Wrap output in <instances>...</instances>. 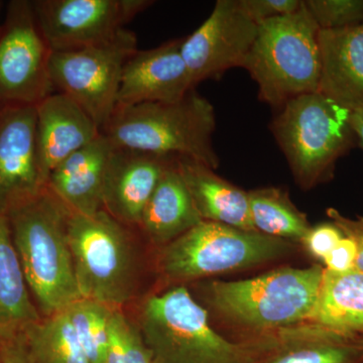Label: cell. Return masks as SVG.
<instances>
[{
  "label": "cell",
  "mask_w": 363,
  "mask_h": 363,
  "mask_svg": "<svg viewBox=\"0 0 363 363\" xmlns=\"http://www.w3.org/2000/svg\"><path fill=\"white\" fill-rule=\"evenodd\" d=\"M113 147L101 133L52 172L47 188L71 213L90 215L102 210L105 173Z\"/></svg>",
  "instance_id": "18"
},
{
  "label": "cell",
  "mask_w": 363,
  "mask_h": 363,
  "mask_svg": "<svg viewBox=\"0 0 363 363\" xmlns=\"http://www.w3.org/2000/svg\"><path fill=\"white\" fill-rule=\"evenodd\" d=\"M350 121L357 142L363 150V109L351 111Z\"/></svg>",
  "instance_id": "34"
},
{
  "label": "cell",
  "mask_w": 363,
  "mask_h": 363,
  "mask_svg": "<svg viewBox=\"0 0 363 363\" xmlns=\"http://www.w3.org/2000/svg\"><path fill=\"white\" fill-rule=\"evenodd\" d=\"M303 0H238L242 11L259 25L264 21L295 13Z\"/></svg>",
  "instance_id": "29"
},
{
  "label": "cell",
  "mask_w": 363,
  "mask_h": 363,
  "mask_svg": "<svg viewBox=\"0 0 363 363\" xmlns=\"http://www.w3.org/2000/svg\"><path fill=\"white\" fill-rule=\"evenodd\" d=\"M23 336L38 363H91L66 310L43 316Z\"/></svg>",
  "instance_id": "25"
},
{
  "label": "cell",
  "mask_w": 363,
  "mask_h": 363,
  "mask_svg": "<svg viewBox=\"0 0 363 363\" xmlns=\"http://www.w3.org/2000/svg\"><path fill=\"white\" fill-rule=\"evenodd\" d=\"M257 28L238 0L216 1L207 20L182 42V56L193 85L220 78L229 69L243 68Z\"/></svg>",
  "instance_id": "12"
},
{
  "label": "cell",
  "mask_w": 363,
  "mask_h": 363,
  "mask_svg": "<svg viewBox=\"0 0 363 363\" xmlns=\"http://www.w3.org/2000/svg\"><path fill=\"white\" fill-rule=\"evenodd\" d=\"M182 42L183 38L154 49L136 50L124 64L116 107L171 104L195 89L182 56Z\"/></svg>",
  "instance_id": "15"
},
{
  "label": "cell",
  "mask_w": 363,
  "mask_h": 363,
  "mask_svg": "<svg viewBox=\"0 0 363 363\" xmlns=\"http://www.w3.org/2000/svg\"><path fill=\"white\" fill-rule=\"evenodd\" d=\"M175 157L113 147L105 173L102 210L126 226H140L160 179Z\"/></svg>",
  "instance_id": "16"
},
{
  "label": "cell",
  "mask_w": 363,
  "mask_h": 363,
  "mask_svg": "<svg viewBox=\"0 0 363 363\" xmlns=\"http://www.w3.org/2000/svg\"><path fill=\"white\" fill-rule=\"evenodd\" d=\"M68 240L81 298L121 309L135 290V259L126 225L100 210L71 213Z\"/></svg>",
  "instance_id": "7"
},
{
  "label": "cell",
  "mask_w": 363,
  "mask_h": 363,
  "mask_svg": "<svg viewBox=\"0 0 363 363\" xmlns=\"http://www.w3.org/2000/svg\"><path fill=\"white\" fill-rule=\"evenodd\" d=\"M320 28L305 6L259 23L243 69L259 86L260 100L279 108L317 92L322 75Z\"/></svg>",
  "instance_id": "3"
},
{
  "label": "cell",
  "mask_w": 363,
  "mask_h": 363,
  "mask_svg": "<svg viewBox=\"0 0 363 363\" xmlns=\"http://www.w3.org/2000/svg\"><path fill=\"white\" fill-rule=\"evenodd\" d=\"M140 330L154 363H253L242 343L212 328L206 310L185 286L147 298Z\"/></svg>",
  "instance_id": "6"
},
{
  "label": "cell",
  "mask_w": 363,
  "mask_h": 363,
  "mask_svg": "<svg viewBox=\"0 0 363 363\" xmlns=\"http://www.w3.org/2000/svg\"><path fill=\"white\" fill-rule=\"evenodd\" d=\"M4 341L0 340V351H1L2 347H4Z\"/></svg>",
  "instance_id": "35"
},
{
  "label": "cell",
  "mask_w": 363,
  "mask_h": 363,
  "mask_svg": "<svg viewBox=\"0 0 363 363\" xmlns=\"http://www.w3.org/2000/svg\"><path fill=\"white\" fill-rule=\"evenodd\" d=\"M152 0H35L38 26L52 52L108 43Z\"/></svg>",
  "instance_id": "11"
},
{
  "label": "cell",
  "mask_w": 363,
  "mask_h": 363,
  "mask_svg": "<svg viewBox=\"0 0 363 363\" xmlns=\"http://www.w3.org/2000/svg\"><path fill=\"white\" fill-rule=\"evenodd\" d=\"M69 215L47 187L7 215L26 284L43 316L63 311L81 298L69 245Z\"/></svg>",
  "instance_id": "1"
},
{
  "label": "cell",
  "mask_w": 363,
  "mask_h": 363,
  "mask_svg": "<svg viewBox=\"0 0 363 363\" xmlns=\"http://www.w3.org/2000/svg\"><path fill=\"white\" fill-rule=\"evenodd\" d=\"M201 221L176 159L160 179L140 227L152 242L166 247Z\"/></svg>",
  "instance_id": "21"
},
{
  "label": "cell",
  "mask_w": 363,
  "mask_h": 363,
  "mask_svg": "<svg viewBox=\"0 0 363 363\" xmlns=\"http://www.w3.org/2000/svg\"><path fill=\"white\" fill-rule=\"evenodd\" d=\"M253 363H363V335L306 321L241 339Z\"/></svg>",
  "instance_id": "13"
},
{
  "label": "cell",
  "mask_w": 363,
  "mask_h": 363,
  "mask_svg": "<svg viewBox=\"0 0 363 363\" xmlns=\"http://www.w3.org/2000/svg\"><path fill=\"white\" fill-rule=\"evenodd\" d=\"M332 222L340 229L343 235L347 236L354 241L357 248L355 269L363 272V217L357 219L347 218L339 213L337 210L329 209L327 211Z\"/></svg>",
  "instance_id": "32"
},
{
  "label": "cell",
  "mask_w": 363,
  "mask_h": 363,
  "mask_svg": "<svg viewBox=\"0 0 363 363\" xmlns=\"http://www.w3.org/2000/svg\"><path fill=\"white\" fill-rule=\"evenodd\" d=\"M343 236L340 229L333 222L322 223L311 227L302 243L313 257L323 260Z\"/></svg>",
  "instance_id": "30"
},
{
  "label": "cell",
  "mask_w": 363,
  "mask_h": 363,
  "mask_svg": "<svg viewBox=\"0 0 363 363\" xmlns=\"http://www.w3.org/2000/svg\"><path fill=\"white\" fill-rule=\"evenodd\" d=\"M320 30H334L363 23V0H304Z\"/></svg>",
  "instance_id": "28"
},
{
  "label": "cell",
  "mask_w": 363,
  "mask_h": 363,
  "mask_svg": "<svg viewBox=\"0 0 363 363\" xmlns=\"http://www.w3.org/2000/svg\"><path fill=\"white\" fill-rule=\"evenodd\" d=\"M247 193L255 231L291 242H302L312 226L285 191L264 188Z\"/></svg>",
  "instance_id": "24"
},
{
  "label": "cell",
  "mask_w": 363,
  "mask_h": 363,
  "mask_svg": "<svg viewBox=\"0 0 363 363\" xmlns=\"http://www.w3.org/2000/svg\"><path fill=\"white\" fill-rule=\"evenodd\" d=\"M113 309L116 308L85 298L65 309L91 363H106L109 318Z\"/></svg>",
  "instance_id": "26"
},
{
  "label": "cell",
  "mask_w": 363,
  "mask_h": 363,
  "mask_svg": "<svg viewBox=\"0 0 363 363\" xmlns=\"http://www.w3.org/2000/svg\"><path fill=\"white\" fill-rule=\"evenodd\" d=\"M213 105L196 89L171 104L116 107L102 133L114 147L166 157H188L219 167L213 135Z\"/></svg>",
  "instance_id": "2"
},
{
  "label": "cell",
  "mask_w": 363,
  "mask_h": 363,
  "mask_svg": "<svg viewBox=\"0 0 363 363\" xmlns=\"http://www.w3.org/2000/svg\"><path fill=\"white\" fill-rule=\"evenodd\" d=\"M106 363H154L140 328L121 309L112 310L109 318Z\"/></svg>",
  "instance_id": "27"
},
{
  "label": "cell",
  "mask_w": 363,
  "mask_h": 363,
  "mask_svg": "<svg viewBox=\"0 0 363 363\" xmlns=\"http://www.w3.org/2000/svg\"><path fill=\"white\" fill-rule=\"evenodd\" d=\"M42 317L30 298L9 218L0 214V340L20 337Z\"/></svg>",
  "instance_id": "22"
},
{
  "label": "cell",
  "mask_w": 363,
  "mask_h": 363,
  "mask_svg": "<svg viewBox=\"0 0 363 363\" xmlns=\"http://www.w3.org/2000/svg\"><path fill=\"white\" fill-rule=\"evenodd\" d=\"M0 363H38L28 350L25 338L20 337L7 341L0 351Z\"/></svg>",
  "instance_id": "33"
},
{
  "label": "cell",
  "mask_w": 363,
  "mask_h": 363,
  "mask_svg": "<svg viewBox=\"0 0 363 363\" xmlns=\"http://www.w3.org/2000/svg\"><path fill=\"white\" fill-rule=\"evenodd\" d=\"M35 105H0V214L35 199L47 185L38 162Z\"/></svg>",
  "instance_id": "14"
},
{
  "label": "cell",
  "mask_w": 363,
  "mask_h": 363,
  "mask_svg": "<svg viewBox=\"0 0 363 363\" xmlns=\"http://www.w3.org/2000/svg\"><path fill=\"white\" fill-rule=\"evenodd\" d=\"M51 54L32 1H9L0 26V105H37L54 93Z\"/></svg>",
  "instance_id": "10"
},
{
  "label": "cell",
  "mask_w": 363,
  "mask_h": 363,
  "mask_svg": "<svg viewBox=\"0 0 363 363\" xmlns=\"http://www.w3.org/2000/svg\"><path fill=\"white\" fill-rule=\"evenodd\" d=\"M324 267H281L257 278L211 281L209 304L221 317L247 329V336L309 321L316 306ZM242 338V339H243Z\"/></svg>",
  "instance_id": "4"
},
{
  "label": "cell",
  "mask_w": 363,
  "mask_h": 363,
  "mask_svg": "<svg viewBox=\"0 0 363 363\" xmlns=\"http://www.w3.org/2000/svg\"><path fill=\"white\" fill-rule=\"evenodd\" d=\"M136 50L135 33L123 28L105 44L52 52L49 70L55 92L80 105L102 133L116 111L124 64Z\"/></svg>",
  "instance_id": "9"
},
{
  "label": "cell",
  "mask_w": 363,
  "mask_h": 363,
  "mask_svg": "<svg viewBox=\"0 0 363 363\" xmlns=\"http://www.w3.org/2000/svg\"><path fill=\"white\" fill-rule=\"evenodd\" d=\"M320 92L350 111L363 109V23L319 33Z\"/></svg>",
  "instance_id": "19"
},
{
  "label": "cell",
  "mask_w": 363,
  "mask_h": 363,
  "mask_svg": "<svg viewBox=\"0 0 363 363\" xmlns=\"http://www.w3.org/2000/svg\"><path fill=\"white\" fill-rule=\"evenodd\" d=\"M2 6H4V4H2V2L0 1V11H1ZM0 26H1V23H0Z\"/></svg>",
  "instance_id": "36"
},
{
  "label": "cell",
  "mask_w": 363,
  "mask_h": 363,
  "mask_svg": "<svg viewBox=\"0 0 363 363\" xmlns=\"http://www.w3.org/2000/svg\"><path fill=\"white\" fill-rule=\"evenodd\" d=\"M35 145L43 179L74 152L101 135V130L78 104L61 92L52 93L35 105Z\"/></svg>",
  "instance_id": "17"
},
{
  "label": "cell",
  "mask_w": 363,
  "mask_h": 363,
  "mask_svg": "<svg viewBox=\"0 0 363 363\" xmlns=\"http://www.w3.org/2000/svg\"><path fill=\"white\" fill-rule=\"evenodd\" d=\"M362 335H363V332H362Z\"/></svg>",
  "instance_id": "37"
},
{
  "label": "cell",
  "mask_w": 363,
  "mask_h": 363,
  "mask_svg": "<svg viewBox=\"0 0 363 363\" xmlns=\"http://www.w3.org/2000/svg\"><path fill=\"white\" fill-rule=\"evenodd\" d=\"M350 108L323 93H308L276 109L271 128L296 181L310 189L330 178L357 142Z\"/></svg>",
  "instance_id": "5"
},
{
  "label": "cell",
  "mask_w": 363,
  "mask_h": 363,
  "mask_svg": "<svg viewBox=\"0 0 363 363\" xmlns=\"http://www.w3.org/2000/svg\"><path fill=\"white\" fill-rule=\"evenodd\" d=\"M357 257V245L351 238L344 235L323 259L325 269L335 272L352 271L355 269Z\"/></svg>",
  "instance_id": "31"
},
{
  "label": "cell",
  "mask_w": 363,
  "mask_h": 363,
  "mask_svg": "<svg viewBox=\"0 0 363 363\" xmlns=\"http://www.w3.org/2000/svg\"><path fill=\"white\" fill-rule=\"evenodd\" d=\"M177 167L203 221L255 231L250 218L247 192L216 175L213 169L194 160L178 157Z\"/></svg>",
  "instance_id": "20"
},
{
  "label": "cell",
  "mask_w": 363,
  "mask_h": 363,
  "mask_svg": "<svg viewBox=\"0 0 363 363\" xmlns=\"http://www.w3.org/2000/svg\"><path fill=\"white\" fill-rule=\"evenodd\" d=\"M309 321L339 329L363 332V272L325 269L319 296Z\"/></svg>",
  "instance_id": "23"
},
{
  "label": "cell",
  "mask_w": 363,
  "mask_h": 363,
  "mask_svg": "<svg viewBox=\"0 0 363 363\" xmlns=\"http://www.w3.org/2000/svg\"><path fill=\"white\" fill-rule=\"evenodd\" d=\"M293 247L257 231L201 221L164 247L160 266L169 279L190 281L264 264Z\"/></svg>",
  "instance_id": "8"
}]
</instances>
